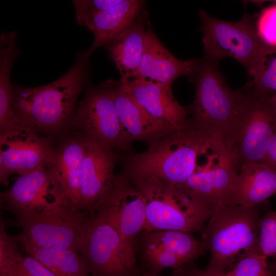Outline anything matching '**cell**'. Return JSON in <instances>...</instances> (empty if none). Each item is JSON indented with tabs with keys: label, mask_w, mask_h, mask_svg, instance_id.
Wrapping results in <instances>:
<instances>
[{
	"label": "cell",
	"mask_w": 276,
	"mask_h": 276,
	"mask_svg": "<svg viewBox=\"0 0 276 276\" xmlns=\"http://www.w3.org/2000/svg\"><path fill=\"white\" fill-rule=\"evenodd\" d=\"M132 182L143 194L146 206L144 231H203L210 215L178 187L154 179Z\"/></svg>",
	"instance_id": "cell-6"
},
{
	"label": "cell",
	"mask_w": 276,
	"mask_h": 276,
	"mask_svg": "<svg viewBox=\"0 0 276 276\" xmlns=\"http://www.w3.org/2000/svg\"><path fill=\"white\" fill-rule=\"evenodd\" d=\"M147 17L148 13L143 11L128 28L105 47L123 83L134 78L139 70L149 23Z\"/></svg>",
	"instance_id": "cell-21"
},
{
	"label": "cell",
	"mask_w": 276,
	"mask_h": 276,
	"mask_svg": "<svg viewBox=\"0 0 276 276\" xmlns=\"http://www.w3.org/2000/svg\"><path fill=\"white\" fill-rule=\"evenodd\" d=\"M108 89L122 133L124 150L131 142L142 141L148 145L175 130L151 116L124 88L119 80H108Z\"/></svg>",
	"instance_id": "cell-15"
},
{
	"label": "cell",
	"mask_w": 276,
	"mask_h": 276,
	"mask_svg": "<svg viewBox=\"0 0 276 276\" xmlns=\"http://www.w3.org/2000/svg\"><path fill=\"white\" fill-rule=\"evenodd\" d=\"M214 140L189 119L183 127L148 145L145 151L125 157L122 173L132 181L154 179L180 186L194 173L198 158Z\"/></svg>",
	"instance_id": "cell-2"
},
{
	"label": "cell",
	"mask_w": 276,
	"mask_h": 276,
	"mask_svg": "<svg viewBox=\"0 0 276 276\" xmlns=\"http://www.w3.org/2000/svg\"><path fill=\"white\" fill-rule=\"evenodd\" d=\"M89 56L77 53L62 76L34 87H14L13 109L22 125L51 136L71 126L78 98L88 82Z\"/></svg>",
	"instance_id": "cell-1"
},
{
	"label": "cell",
	"mask_w": 276,
	"mask_h": 276,
	"mask_svg": "<svg viewBox=\"0 0 276 276\" xmlns=\"http://www.w3.org/2000/svg\"><path fill=\"white\" fill-rule=\"evenodd\" d=\"M177 276H227L224 273H215L198 268L192 262L186 264L178 269L173 270Z\"/></svg>",
	"instance_id": "cell-32"
},
{
	"label": "cell",
	"mask_w": 276,
	"mask_h": 276,
	"mask_svg": "<svg viewBox=\"0 0 276 276\" xmlns=\"http://www.w3.org/2000/svg\"><path fill=\"white\" fill-rule=\"evenodd\" d=\"M262 163L276 169V131Z\"/></svg>",
	"instance_id": "cell-33"
},
{
	"label": "cell",
	"mask_w": 276,
	"mask_h": 276,
	"mask_svg": "<svg viewBox=\"0 0 276 276\" xmlns=\"http://www.w3.org/2000/svg\"><path fill=\"white\" fill-rule=\"evenodd\" d=\"M120 82L125 90L156 120L175 129L188 122L189 108L174 98L171 86L136 78L126 83Z\"/></svg>",
	"instance_id": "cell-18"
},
{
	"label": "cell",
	"mask_w": 276,
	"mask_h": 276,
	"mask_svg": "<svg viewBox=\"0 0 276 276\" xmlns=\"http://www.w3.org/2000/svg\"><path fill=\"white\" fill-rule=\"evenodd\" d=\"M0 276H56L34 258L20 252L0 265Z\"/></svg>",
	"instance_id": "cell-27"
},
{
	"label": "cell",
	"mask_w": 276,
	"mask_h": 276,
	"mask_svg": "<svg viewBox=\"0 0 276 276\" xmlns=\"http://www.w3.org/2000/svg\"><path fill=\"white\" fill-rule=\"evenodd\" d=\"M267 105L276 117V92L270 98L265 99Z\"/></svg>",
	"instance_id": "cell-34"
},
{
	"label": "cell",
	"mask_w": 276,
	"mask_h": 276,
	"mask_svg": "<svg viewBox=\"0 0 276 276\" xmlns=\"http://www.w3.org/2000/svg\"><path fill=\"white\" fill-rule=\"evenodd\" d=\"M136 245L162 249L186 264L193 262L206 250L203 242L191 233L176 230L143 231L135 240Z\"/></svg>",
	"instance_id": "cell-24"
},
{
	"label": "cell",
	"mask_w": 276,
	"mask_h": 276,
	"mask_svg": "<svg viewBox=\"0 0 276 276\" xmlns=\"http://www.w3.org/2000/svg\"><path fill=\"white\" fill-rule=\"evenodd\" d=\"M269 268L270 270L271 276H276V258L275 260L272 263Z\"/></svg>",
	"instance_id": "cell-35"
},
{
	"label": "cell",
	"mask_w": 276,
	"mask_h": 276,
	"mask_svg": "<svg viewBox=\"0 0 276 276\" xmlns=\"http://www.w3.org/2000/svg\"><path fill=\"white\" fill-rule=\"evenodd\" d=\"M123 0H74L72 1L76 19L78 24L103 11L119 4Z\"/></svg>",
	"instance_id": "cell-31"
},
{
	"label": "cell",
	"mask_w": 276,
	"mask_h": 276,
	"mask_svg": "<svg viewBox=\"0 0 276 276\" xmlns=\"http://www.w3.org/2000/svg\"><path fill=\"white\" fill-rule=\"evenodd\" d=\"M95 214L110 224L135 251V240L145 225V201L126 175H116L112 189Z\"/></svg>",
	"instance_id": "cell-12"
},
{
	"label": "cell",
	"mask_w": 276,
	"mask_h": 276,
	"mask_svg": "<svg viewBox=\"0 0 276 276\" xmlns=\"http://www.w3.org/2000/svg\"><path fill=\"white\" fill-rule=\"evenodd\" d=\"M275 131L276 117L265 99L253 97L226 148L238 166L262 163Z\"/></svg>",
	"instance_id": "cell-13"
},
{
	"label": "cell",
	"mask_w": 276,
	"mask_h": 276,
	"mask_svg": "<svg viewBox=\"0 0 276 276\" xmlns=\"http://www.w3.org/2000/svg\"><path fill=\"white\" fill-rule=\"evenodd\" d=\"M145 1L123 0L117 6L98 13L78 24L91 32L94 41L86 51L90 57L100 47H105L128 28L143 11Z\"/></svg>",
	"instance_id": "cell-20"
},
{
	"label": "cell",
	"mask_w": 276,
	"mask_h": 276,
	"mask_svg": "<svg viewBox=\"0 0 276 276\" xmlns=\"http://www.w3.org/2000/svg\"><path fill=\"white\" fill-rule=\"evenodd\" d=\"M233 195L232 205L257 207L276 195V169L262 163L241 166Z\"/></svg>",
	"instance_id": "cell-22"
},
{
	"label": "cell",
	"mask_w": 276,
	"mask_h": 276,
	"mask_svg": "<svg viewBox=\"0 0 276 276\" xmlns=\"http://www.w3.org/2000/svg\"><path fill=\"white\" fill-rule=\"evenodd\" d=\"M205 163L179 187L199 208L210 216L232 205L238 171L231 152L215 141L205 154Z\"/></svg>",
	"instance_id": "cell-7"
},
{
	"label": "cell",
	"mask_w": 276,
	"mask_h": 276,
	"mask_svg": "<svg viewBox=\"0 0 276 276\" xmlns=\"http://www.w3.org/2000/svg\"><path fill=\"white\" fill-rule=\"evenodd\" d=\"M94 214L78 209L63 194L41 210L16 214L12 225L22 231L18 240L79 252Z\"/></svg>",
	"instance_id": "cell-5"
},
{
	"label": "cell",
	"mask_w": 276,
	"mask_h": 276,
	"mask_svg": "<svg viewBox=\"0 0 276 276\" xmlns=\"http://www.w3.org/2000/svg\"><path fill=\"white\" fill-rule=\"evenodd\" d=\"M65 194L55 173L45 166L20 176L8 189L0 193L1 208L14 215L43 208Z\"/></svg>",
	"instance_id": "cell-16"
},
{
	"label": "cell",
	"mask_w": 276,
	"mask_h": 276,
	"mask_svg": "<svg viewBox=\"0 0 276 276\" xmlns=\"http://www.w3.org/2000/svg\"><path fill=\"white\" fill-rule=\"evenodd\" d=\"M55 147L51 136L21 126L0 133V182L13 174L24 175L45 166Z\"/></svg>",
	"instance_id": "cell-11"
},
{
	"label": "cell",
	"mask_w": 276,
	"mask_h": 276,
	"mask_svg": "<svg viewBox=\"0 0 276 276\" xmlns=\"http://www.w3.org/2000/svg\"><path fill=\"white\" fill-rule=\"evenodd\" d=\"M79 253L86 261L90 276H141L135 251L95 213Z\"/></svg>",
	"instance_id": "cell-9"
},
{
	"label": "cell",
	"mask_w": 276,
	"mask_h": 276,
	"mask_svg": "<svg viewBox=\"0 0 276 276\" xmlns=\"http://www.w3.org/2000/svg\"><path fill=\"white\" fill-rule=\"evenodd\" d=\"M204 57L218 62L231 57L252 70L265 44L260 39L252 17L244 15L238 21L220 20L199 10Z\"/></svg>",
	"instance_id": "cell-8"
},
{
	"label": "cell",
	"mask_w": 276,
	"mask_h": 276,
	"mask_svg": "<svg viewBox=\"0 0 276 276\" xmlns=\"http://www.w3.org/2000/svg\"><path fill=\"white\" fill-rule=\"evenodd\" d=\"M267 258L259 251L248 254L237 260L227 276H271Z\"/></svg>",
	"instance_id": "cell-28"
},
{
	"label": "cell",
	"mask_w": 276,
	"mask_h": 276,
	"mask_svg": "<svg viewBox=\"0 0 276 276\" xmlns=\"http://www.w3.org/2000/svg\"><path fill=\"white\" fill-rule=\"evenodd\" d=\"M201 61V58L182 60L176 57L159 40L149 22L143 54L134 78L171 86L179 77H191Z\"/></svg>",
	"instance_id": "cell-17"
},
{
	"label": "cell",
	"mask_w": 276,
	"mask_h": 276,
	"mask_svg": "<svg viewBox=\"0 0 276 276\" xmlns=\"http://www.w3.org/2000/svg\"><path fill=\"white\" fill-rule=\"evenodd\" d=\"M251 81L246 85L256 98L264 99L269 92H276V47L265 44L249 74Z\"/></svg>",
	"instance_id": "cell-26"
},
{
	"label": "cell",
	"mask_w": 276,
	"mask_h": 276,
	"mask_svg": "<svg viewBox=\"0 0 276 276\" xmlns=\"http://www.w3.org/2000/svg\"><path fill=\"white\" fill-rule=\"evenodd\" d=\"M18 241L28 256L36 259L56 276H90L86 261L79 252Z\"/></svg>",
	"instance_id": "cell-25"
},
{
	"label": "cell",
	"mask_w": 276,
	"mask_h": 276,
	"mask_svg": "<svg viewBox=\"0 0 276 276\" xmlns=\"http://www.w3.org/2000/svg\"><path fill=\"white\" fill-rule=\"evenodd\" d=\"M218 63L204 57L189 80L195 84L190 120L225 147L248 109L253 97L227 85Z\"/></svg>",
	"instance_id": "cell-3"
},
{
	"label": "cell",
	"mask_w": 276,
	"mask_h": 276,
	"mask_svg": "<svg viewBox=\"0 0 276 276\" xmlns=\"http://www.w3.org/2000/svg\"><path fill=\"white\" fill-rule=\"evenodd\" d=\"M141 276H160L159 274H154L151 273L150 272H148L146 271L143 270L142 272L141 271ZM172 276H177L175 274H174Z\"/></svg>",
	"instance_id": "cell-36"
},
{
	"label": "cell",
	"mask_w": 276,
	"mask_h": 276,
	"mask_svg": "<svg viewBox=\"0 0 276 276\" xmlns=\"http://www.w3.org/2000/svg\"><path fill=\"white\" fill-rule=\"evenodd\" d=\"M261 220L257 207L231 205L214 212L203 229L202 241L211 252L205 270L224 273L243 256L259 252Z\"/></svg>",
	"instance_id": "cell-4"
},
{
	"label": "cell",
	"mask_w": 276,
	"mask_h": 276,
	"mask_svg": "<svg viewBox=\"0 0 276 276\" xmlns=\"http://www.w3.org/2000/svg\"><path fill=\"white\" fill-rule=\"evenodd\" d=\"M258 249L267 258H276V211L268 212L261 218Z\"/></svg>",
	"instance_id": "cell-29"
},
{
	"label": "cell",
	"mask_w": 276,
	"mask_h": 276,
	"mask_svg": "<svg viewBox=\"0 0 276 276\" xmlns=\"http://www.w3.org/2000/svg\"><path fill=\"white\" fill-rule=\"evenodd\" d=\"M256 27L260 39L265 44L276 47V2L262 10Z\"/></svg>",
	"instance_id": "cell-30"
},
{
	"label": "cell",
	"mask_w": 276,
	"mask_h": 276,
	"mask_svg": "<svg viewBox=\"0 0 276 276\" xmlns=\"http://www.w3.org/2000/svg\"><path fill=\"white\" fill-rule=\"evenodd\" d=\"M85 143L86 138L78 132L65 137L55 147L45 165L53 170L67 197L79 209L80 177Z\"/></svg>",
	"instance_id": "cell-19"
},
{
	"label": "cell",
	"mask_w": 276,
	"mask_h": 276,
	"mask_svg": "<svg viewBox=\"0 0 276 276\" xmlns=\"http://www.w3.org/2000/svg\"><path fill=\"white\" fill-rule=\"evenodd\" d=\"M71 126L85 137L105 148L124 149L122 133L111 94L103 84L89 82L77 105Z\"/></svg>",
	"instance_id": "cell-10"
},
{
	"label": "cell",
	"mask_w": 276,
	"mask_h": 276,
	"mask_svg": "<svg viewBox=\"0 0 276 276\" xmlns=\"http://www.w3.org/2000/svg\"><path fill=\"white\" fill-rule=\"evenodd\" d=\"M16 39L14 31L4 32L0 36V133L22 126L13 111L14 87L10 80L13 64L20 54Z\"/></svg>",
	"instance_id": "cell-23"
},
{
	"label": "cell",
	"mask_w": 276,
	"mask_h": 276,
	"mask_svg": "<svg viewBox=\"0 0 276 276\" xmlns=\"http://www.w3.org/2000/svg\"><path fill=\"white\" fill-rule=\"evenodd\" d=\"M117 162L113 150L86 138L80 177V210L94 214L106 199L114 183Z\"/></svg>",
	"instance_id": "cell-14"
}]
</instances>
